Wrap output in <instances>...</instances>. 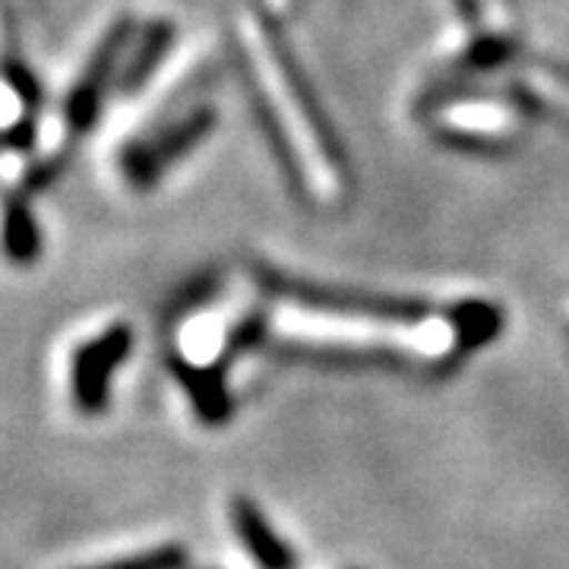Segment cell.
I'll use <instances>...</instances> for the list:
<instances>
[{
  "label": "cell",
  "instance_id": "3",
  "mask_svg": "<svg viewBox=\"0 0 569 569\" xmlns=\"http://www.w3.org/2000/svg\"><path fill=\"white\" fill-rule=\"evenodd\" d=\"M127 39H130V22H114L111 32L102 39V44L96 48V54L86 63L80 82L70 89L67 104H63V121H67L70 140H77V137L92 130V123H96L99 111H102L108 82L114 77V67L121 61V51L127 48Z\"/></svg>",
  "mask_w": 569,
  "mask_h": 569
},
{
  "label": "cell",
  "instance_id": "5",
  "mask_svg": "<svg viewBox=\"0 0 569 569\" xmlns=\"http://www.w3.org/2000/svg\"><path fill=\"white\" fill-rule=\"evenodd\" d=\"M231 519H234V529L241 535V541H244L247 550L253 553V560H257L260 567L295 569V553L276 538V531L266 522L263 512L253 507L247 497H234V500H231Z\"/></svg>",
  "mask_w": 569,
  "mask_h": 569
},
{
  "label": "cell",
  "instance_id": "8",
  "mask_svg": "<svg viewBox=\"0 0 569 569\" xmlns=\"http://www.w3.org/2000/svg\"><path fill=\"white\" fill-rule=\"evenodd\" d=\"M500 326V313L485 305H462L452 313V329H456V346L459 351L481 346L497 336Z\"/></svg>",
  "mask_w": 569,
  "mask_h": 569
},
{
  "label": "cell",
  "instance_id": "2",
  "mask_svg": "<svg viewBox=\"0 0 569 569\" xmlns=\"http://www.w3.org/2000/svg\"><path fill=\"white\" fill-rule=\"evenodd\" d=\"M133 346L130 326H111L73 355V402L82 415H102L111 396V373L127 361Z\"/></svg>",
  "mask_w": 569,
  "mask_h": 569
},
{
  "label": "cell",
  "instance_id": "10",
  "mask_svg": "<svg viewBox=\"0 0 569 569\" xmlns=\"http://www.w3.org/2000/svg\"><path fill=\"white\" fill-rule=\"evenodd\" d=\"M3 77L10 82V89L20 96V102L26 104V111L36 114V108L41 104V86L36 82V77L22 67L20 58H7V61H3Z\"/></svg>",
  "mask_w": 569,
  "mask_h": 569
},
{
  "label": "cell",
  "instance_id": "9",
  "mask_svg": "<svg viewBox=\"0 0 569 569\" xmlns=\"http://www.w3.org/2000/svg\"><path fill=\"white\" fill-rule=\"evenodd\" d=\"M187 563V550L181 545H162V548L142 550L137 557H127L118 563H102L89 569H181Z\"/></svg>",
  "mask_w": 569,
  "mask_h": 569
},
{
  "label": "cell",
  "instance_id": "4",
  "mask_svg": "<svg viewBox=\"0 0 569 569\" xmlns=\"http://www.w3.org/2000/svg\"><path fill=\"white\" fill-rule=\"evenodd\" d=\"M203 130L206 118L203 114H193V118H187V121L168 127L164 133H156V137H149V140L133 142V146L121 156L123 178L133 183V187H149V183H156L164 168L174 162L183 149L197 140Z\"/></svg>",
  "mask_w": 569,
  "mask_h": 569
},
{
  "label": "cell",
  "instance_id": "7",
  "mask_svg": "<svg viewBox=\"0 0 569 569\" xmlns=\"http://www.w3.org/2000/svg\"><path fill=\"white\" fill-rule=\"evenodd\" d=\"M178 377H181L183 389L193 396V406L206 421H224L231 411V399L224 392L222 373L216 367H197V365H174Z\"/></svg>",
  "mask_w": 569,
  "mask_h": 569
},
{
  "label": "cell",
  "instance_id": "6",
  "mask_svg": "<svg viewBox=\"0 0 569 569\" xmlns=\"http://www.w3.org/2000/svg\"><path fill=\"white\" fill-rule=\"evenodd\" d=\"M0 247L3 257L13 266H32L41 253L39 224L29 212V203L20 193L7 197L3 203V219H0Z\"/></svg>",
  "mask_w": 569,
  "mask_h": 569
},
{
  "label": "cell",
  "instance_id": "1",
  "mask_svg": "<svg viewBox=\"0 0 569 569\" xmlns=\"http://www.w3.org/2000/svg\"><path fill=\"white\" fill-rule=\"evenodd\" d=\"M247 44H250V61H253V70L263 82V89H269V96L276 99V118L288 130H295V146L301 149L305 156V171L307 174H332V159H329V149L326 142L320 140V130L310 123V111H307L305 99L298 96L295 82H288L282 77V63L276 61V48L272 41L260 36L257 22L247 20L244 26Z\"/></svg>",
  "mask_w": 569,
  "mask_h": 569
}]
</instances>
